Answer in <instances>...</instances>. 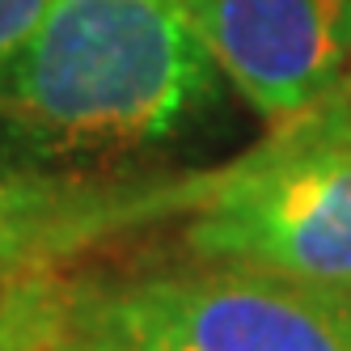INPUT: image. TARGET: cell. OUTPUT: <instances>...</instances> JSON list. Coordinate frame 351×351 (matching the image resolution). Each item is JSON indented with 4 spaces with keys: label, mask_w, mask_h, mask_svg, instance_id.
Here are the masks:
<instances>
[{
    "label": "cell",
    "mask_w": 351,
    "mask_h": 351,
    "mask_svg": "<svg viewBox=\"0 0 351 351\" xmlns=\"http://www.w3.org/2000/svg\"><path fill=\"white\" fill-rule=\"evenodd\" d=\"M212 68L182 0H51L0 64V119L43 153L136 148L208 102Z\"/></svg>",
    "instance_id": "obj_1"
},
{
    "label": "cell",
    "mask_w": 351,
    "mask_h": 351,
    "mask_svg": "<svg viewBox=\"0 0 351 351\" xmlns=\"http://www.w3.org/2000/svg\"><path fill=\"white\" fill-rule=\"evenodd\" d=\"M60 351H351V296L216 263L72 284Z\"/></svg>",
    "instance_id": "obj_2"
},
{
    "label": "cell",
    "mask_w": 351,
    "mask_h": 351,
    "mask_svg": "<svg viewBox=\"0 0 351 351\" xmlns=\"http://www.w3.org/2000/svg\"><path fill=\"white\" fill-rule=\"evenodd\" d=\"M195 258L351 296V144L309 119L204 186L186 229Z\"/></svg>",
    "instance_id": "obj_3"
},
{
    "label": "cell",
    "mask_w": 351,
    "mask_h": 351,
    "mask_svg": "<svg viewBox=\"0 0 351 351\" xmlns=\"http://www.w3.org/2000/svg\"><path fill=\"white\" fill-rule=\"evenodd\" d=\"M212 64L288 123L351 77V0H182Z\"/></svg>",
    "instance_id": "obj_4"
},
{
    "label": "cell",
    "mask_w": 351,
    "mask_h": 351,
    "mask_svg": "<svg viewBox=\"0 0 351 351\" xmlns=\"http://www.w3.org/2000/svg\"><path fill=\"white\" fill-rule=\"evenodd\" d=\"M89 216L93 212L64 208V199L47 186L0 178V241H17L47 258V245L64 229H72V220H89Z\"/></svg>",
    "instance_id": "obj_5"
},
{
    "label": "cell",
    "mask_w": 351,
    "mask_h": 351,
    "mask_svg": "<svg viewBox=\"0 0 351 351\" xmlns=\"http://www.w3.org/2000/svg\"><path fill=\"white\" fill-rule=\"evenodd\" d=\"M51 0H0V64H9L43 26Z\"/></svg>",
    "instance_id": "obj_6"
},
{
    "label": "cell",
    "mask_w": 351,
    "mask_h": 351,
    "mask_svg": "<svg viewBox=\"0 0 351 351\" xmlns=\"http://www.w3.org/2000/svg\"><path fill=\"white\" fill-rule=\"evenodd\" d=\"M296 119H309L313 128H322V132H330V136L351 144V81H343L330 97H322L317 106H309L305 114H296Z\"/></svg>",
    "instance_id": "obj_7"
},
{
    "label": "cell",
    "mask_w": 351,
    "mask_h": 351,
    "mask_svg": "<svg viewBox=\"0 0 351 351\" xmlns=\"http://www.w3.org/2000/svg\"><path fill=\"white\" fill-rule=\"evenodd\" d=\"M34 263H43V254H34V250L17 245V241H0V288H5L17 271H26Z\"/></svg>",
    "instance_id": "obj_8"
},
{
    "label": "cell",
    "mask_w": 351,
    "mask_h": 351,
    "mask_svg": "<svg viewBox=\"0 0 351 351\" xmlns=\"http://www.w3.org/2000/svg\"><path fill=\"white\" fill-rule=\"evenodd\" d=\"M347 81H351V77H347Z\"/></svg>",
    "instance_id": "obj_9"
}]
</instances>
